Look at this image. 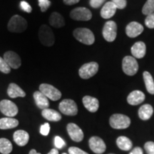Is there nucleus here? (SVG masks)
Returning <instances> with one entry per match:
<instances>
[{"label": "nucleus", "mask_w": 154, "mask_h": 154, "mask_svg": "<svg viewBox=\"0 0 154 154\" xmlns=\"http://www.w3.org/2000/svg\"><path fill=\"white\" fill-rule=\"evenodd\" d=\"M38 39L45 47H51L55 42V36L53 31L47 25L43 24L38 29Z\"/></svg>", "instance_id": "nucleus-1"}, {"label": "nucleus", "mask_w": 154, "mask_h": 154, "mask_svg": "<svg viewBox=\"0 0 154 154\" xmlns=\"http://www.w3.org/2000/svg\"><path fill=\"white\" fill-rule=\"evenodd\" d=\"M73 35L76 40L86 45H92L95 42L94 33L87 28H77L73 32Z\"/></svg>", "instance_id": "nucleus-2"}, {"label": "nucleus", "mask_w": 154, "mask_h": 154, "mask_svg": "<svg viewBox=\"0 0 154 154\" xmlns=\"http://www.w3.org/2000/svg\"><path fill=\"white\" fill-rule=\"evenodd\" d=\"M27 21L19 15H14L9 21L7 28L11 32L21 33L27 29Z\"/></svg>", "instance_id": "nucleus-3"}, {"label": "nucleus", "mask_w": 154, "mask_h": 154, "mask_svg": "<svg viewBox=\"0 0 154 154\" xmlns=\"http://www.w3.org/2000/svg\"><path fill=\"white\" fill-rule=\"evenodd\" d=\"M109 124L115 129H125L131 124V119L126 115L116 113L110 117Z\"/></svg>", "instance_id": "nucleus-4"}, {"label": "nucleus", "mask_w": 154, "mask_h": 154, "mask_svg": "<svg viewBox=\"0 0 154 154\" xmlns=\"http://www.w3.org/2000/svg\"><path fill=\"white\" fill-rule=\"evenodd\" d=\"M99 71V64L95 61L86 63L82 65L79 70V75L83 79H88L96 74Z\"/></svg>", "instance_id": "nucleus-5"}, {"label": "nucleus", "mask_w": 154, "mask_h": 154, "mask_svg": "<svg viewBox=\"0 0 154 154\" xmlns=\"http://www.w3.org/2000/svg\"><path fill=\"white\" fill-rule=\"evenodd\" d=\"M122 69L124 72L128 76H134L138 70V64L136 59L131 56H126L123 59Z\"/></svg>", "instance_id": "nucleus-6"}, {"label": "nucleus", "mask_w": 154, "mask_h": 154, "mask_svg": "<svg viewBox=\"0 0 154 154\" xmlns=\"http://www.w3.org/2000/svg\"><path fill=\"white\" fill-rule=\"evenodd\" d=\"M103 38L106 41L112 42L116 38L117 35V25L113 21H108L105 23L102 31Z\"/></svg>", "instance_id": "nucleus-7"}, {"label": "nucleus", "mask_w": 154, "mask_h": 154, "mask_svg": "<svg viewBox=\"0 0 154 154\" xmlns=\"http://www.w3.org/2000/svg\"><path fill=\"white\" fill-rule=\"evenodd\" d=\"M39 91L51 101H58L61 97V91L51 84H42L39 86Z\"/></svg>", "instance_id": "nucleus-8"}, {"label": "nucleus", "mask_w": 154, "mask_h": 154, "mask_svg": "<svg viewBox=\"0 0 154 154\" xmlns=\"http://www.w3.org/2000/svg\"><path fill=\"white\" fill-rule=\"evenodd\" d=\"M60 111L66 116H76L78 113V107L76 102L72 99H64L59 103Z\"/></svg>", "instance_id": "nucleus-9"}, {"label": "nucleus", "mask_w": 154, "mask_h": 154, "mask_svg": "<svg viewBox=\"0 0 154 154\" xmlns=\"http://www.w3.org/2000/svg\"><path fill=\"white\" fill-rule=\"evenodd\" d=\"M0 111L4 115L12 118L18 113V108L14 102L4 99L0 102Z\"/></svg>", "instance_id": "nucleus-10"}, {"label": "nucleus", "mask_w": 154, "mask_h": 154, "mask_svg": "<svg viewBox=\"0 0 154 154\" xmlns=\"http://www.w3.org/2000/svg\"><path fill=\"white\" fill-rule=\"evenodd\" d=\"M70 17L76 21H89L92 18V14L87 8L77 7L71 11Z\"/></svg>", "instance_id": "nucleus-11"}, {"label": "nucleus", "mask_w": 154, "mask_h": 154, "mask_svg": "<svg viewBox=\"0 0 154 154\" xmlns=\"http://www.w3.org/2000/svg\"><path fill=\"white\" fill-rule=\"evenodd\" d=\"M4 59L11 69H17L22 65V60L17 53L12 51H8L4 54Z\"/></svg>", "instance_id": "nucleus-12"}, {"label": "nucleus", "mask_w": 154, "mask_h": 154, "mask_svg": "<svg viewBox=\"0 0 154 154\" xmlns=\"http://www.w3.org/2000/svg\"><path fill=\"white\" fill-rule=\"evenodd\" d=\"M88 144L91 151L96 154L103 153L106 149L104 141L98 136H93L90 138Z\"/></svg>", "instance_id": "nucleus-13"}, {"label": "nucleus", "mask_w": 154, "mask_h": 154, "mask_svg": "<svg viewBox=\"0 0 154 154\" xmlns=\"http://www.w3.org/2000/svg\"><path fill=\"white\" fill-rule=\"evenodd\" d=\"M66 129L69 136L74 141L81 142L84 139V133L76 124L70 123L67 125Z\"/></svg>", "instance_id": "nucleus-14"}, {"label": "nucleus", "mask_w": 154, "mask_h": 154, "mask_svg": "<svg viewBox=\"0 0 154 154\" xmlns=\"http://www.w3.org/2000/svg\"><path fill=\"white\" fill-rule=\"evenodd\" d=\"M143 26L140 23L132 22L126 26V33L128 37L135 38L140 35L143 32Z\"/></svg>", "instance_id": "nucleus-15"}, {"label": "nucleus", "mask_w": 154, "mask_h": 154, "mask_svg": "<svg viewBox=\"0 0 154 154\" xmlns=\"http://www.w3.org/2000/svg\"><path fill=\"white\" fill-rule=\"evenodd\" d=\"M83 104L88 111L91 113L96 112L99 109V102L96 98L90 96H85L82 99Z\"/></svg>", "instance_id": "nucleus-16"}, {"label": "nucleus", "mask_w": 154, "mask_h": 154, "mask_svg": "<svg viewBox=\"0 0 154 154\" xmlns=\"http://www.w3.org/2000/svg\"><path fill=\"white\" fill-rule=\"evenodd\" d=\"M131 52L134 58L141 59L145 57L146 53V47L143 42H136L131 49Z\"/></svg>", "instance_id": "nucleus-17"}, {"label": "nucleus", "mask_w": 154, "mask_h": 154, "mask_svg": "<svg viewBox=\"0 0 154 154\" xmlns=\"http://www.w3.org/2000/svg\"><path fill=\"white\" fill-rule=\"evenodd\" d=\"M34 99L35 101L36 105L38 109H48L49 106V102L48 98L40 91H35L34 93Z\"/></svg>", "instance_id": "nucleus-18"}, {"label": "nucleus", "mask_w": 154, "mask_h": 154, "mask_svg": "<svg viewBox=\"0 0 154 154\" xmlns=\"http://www.w3.org/2000/svg\"><path fill=\"white\" fill-rule=\"evenodd\" d=\"M14 142L19 146H24L28 143L29 140V135L24 130H18L13 135Z\"/></svg>", "instance_id": "nucleus-19"}, {"label": "nucleus", "mask_w": 154, "mask_h": 154, "mask_svg": "<svg viewBox=\"0 0 154 154\" xmlns=\"http://www.w3.org/2000/svg\"><path fill=\"white\" fill-rule=\"evenodd\" d=\"M145 99V94L143 92L136 90L129 94L127 97V101L130 105L136 106L141 103Z\"/></svg>", "instance_id": "nucleus-20"}, {"label": "nucleus", "mask_w": 154, "mask_h": 154, "mask_svg": "<svg viewBox=\"0 0 154 154\" xmlns=\"http://www.w3.org/2000/svg\"><path fill=\"white\" fill-rule=\"evenodd\" d=\"M117 7L112 2H108L102 7L101 10V17L103 19H110L115 14Z\"/></svg>", "instance_id": "nucleus-21"}, {"label": "nucleus", "mask_w": 154, "mask_h": 154, "mask_svg": "<svg viewBox=\"0 0 154 154\" xmlns=\"http://www.w3.org/2000/svg\"><path fill=\"white\" fill-rule=\"evenodd\" d=\"M7 94L10 98L14 99L17 97H25L26 93L23 91L17 84L14 83H11L7 88Z\"/></svg>", "instance_id": "nucleus-22"}, {"label": "nucleus", "mask_w": 154, "mask_h": 154, "mask_svg": "<svg viewBox=\"0 0 154 154\" xmlns=\"http://www.w3.org/2000/svg\"><path fill=\"white\" fill-rule=\"evenodd\" d=\"M49 22L51 26L55 28L63 27L65 25V21L62 15L58 12H53L50 15Z\"/></svg>", "instance_id": "nucleus-23"}, {"label": "nucleus", "mask_w": 154, "mask_h": 154, "mask_svg": "<svg viewBox=\"0 0 154 154\" xmlns=\"http://www.w3.org/2000/svg\"><path fill=\"white\" fill-rule=\"evenodd\" d=\"M19 121L17 119L11 117L2 118L0 119V129L7 130L16 128L18 126Z\"/></svg>", "instance_id": "nucleus-24"}, {"label": "nucleus", "mask_w": 154, "mask_h": 154, "mask_svg": "<svg viewBox=\"0 0 154 154\" xmlns=\"http://www.w3.org/2000/svg\"><path fill=\"white\" fill-rule=\"evenodd\" d=\"M42 116L50 121H59L61 119V115L57 111L51 109H46L42 110Z\"/></svg>", "instance_id": "nucleus-25"}, {"label": "nucleus", "mask_w": 154, "mask_h": 154, "mask_svg": "<svg viewBox=\"0 0 154 154\" xmlns=\"http://www.w3.org/2000/svg\"><path fill=\"white\" fill-rule=\"evenodd\" d=\"M153 113V109L150 104H144L138 110V116L143 121L149 120Z\"/></svg>", "instance_id": "nucleus-26"}, {"label": "nucleus", "mask_w": 154, "mask_h": 154, "mask_svg": "<svg viewBox=\"0 0 154 154\" xmlns=\"http://www.w3.org/2000/svg\"><path fill=\"white\" fill-rule=\"evenodd\" d=\"M116 144L119 149L123 151H129L133 146L131 140L126 136H119L116 140Z\"/></svg>", "instance_id": "nucleus-27"}, {"label": "nucleus", "mask_w": 154, "mask_h": 154, "mask_svg": "<svg viewBox=\"0 0 154 154\" xmlns=\"http://www.w3.org/2000/svg\"><path fill=\"white\" fill-rule=\"evenodd\" d=\"M144 83L147 91L151 94H154V81L151 74L148 72H144L143 74Z\"/></svg>", "instance_id": "nucleus-28"}, {"label": "nucleus", "mask_w": 154, "mask_h": 154, "mask_svg": "<svg viewBox=\"0 0 154 154\" xmlns=\"http://www.w3.org/2000/svg\"><path fill=\"white\" fill-rule=\"evenodd\" d=\"M12 144L10 140L7 138H0V153L2 154H9L12 151Z\"/></svg>", "instance_id": "nucleus-29"}, {"label": "nucleus", "mask_w": 154, "mask_h": 154, "mask_svg": "<svg viewBox=\"0 0 154 154\" xmlns=\"http://www.w3.org/2000/svg\"><path fill=\"white\" fill-rule=\"evenodd\" d=\"M154 12V0H147L142 9V13L145 15H149Z\"/></svg>", "instance_id": "nucleus-30"}, {"label": "nucleus", "mask_w": 154, "mask_h": 154, "mask_svg": "<svg viewBox=\"0 0 154 154\" xmlns=\"http://www.w3.org/2000/svg\"><path fill=\"white\" fill-rule=\"evenodd\" d=\"M0 72L4 74H9L11 72V68L7 64L5 59L1 57H0Z\"/></svg>", "instance_id": "nucleus-31"}, {"label": "nucleus", "mask_w": 154, "mask_h": 154, "mask_svg": "<svg viewBox=\"0 0 154 154\" xmlns=\"http://www.w3.org/2000/svg\"><path fill=\"white\" fill-rule=\"evenodd\" d=\"M38 6L41 8V11L42 12H45L47 11V9L49 8L51 6V2L49 0H38Z\"/></svg>", "instance_id": "nucleus-32"}, {"label": "nucleus", "mask_w": 154, "mask_h": 154, "mask_svg": "<svg viewBox=\"0 0 154 154\" xmlns=\"http://www.w3.org/2000/svg\"><path fill=\"white\" fill-rule=\"evenodd\" d=\"M145 24L148 28L154 29V12L146 17Z\"/></svg>", "instance_id": "nucleus-33"}, {"label": "nucleus", "mask_w": 154, "mask_h": 154, "mask_svg": "<svg viewBox=\"0 0 154 154\" xmlns=\"http://www.w3.org/2000/svg\"><path fill=\"white\" fill-rule=\"evenodd\" d=\"M54 145L57 149H62L63 147H64L66 143H65L64 140H63L61 137H59V136H56L54 138Z\"/></svg>", "instance_id": "nucleus-34"}, {"label": "nucleus", "mask_w": 154, "mask_h": 154, "mask_svg": "<svg viewBox=\"0 0 154 154\" xmlns=\"http://www.w3.org/2000/svg\"><path fill=\"white\" fill-rule=\"evenodd\" d=\"M144 149L148 154H154V143L152 141L146 142L144 145Z\"/></svg>", "instance_id": "nucleus-35"}, {"label": "nucleus", "mask_w": 154, "mask_h": 154, "mask_svg": "<svg viewBox=\"0 0 154 154\" xmlns=\"http://www.w3.org/2000/svg\"><path fill=\"white\" fill-rule=\"evenodd\" d=\"M112 2L116 5L117 9H123L126 7V0H112Z\"/></svg>", "instance_id": "nucleus-36"}, {"label": "nucleus", "mask_w": 154, "mask_h": 154, "mask_svg": "<svg viewBox=\"0 0 154 154\" xmlns=\"http://www.w3.org/2000/svg\"><path fill=\"white\" fill-rule=\"evenodd\" d=\"M49 131H50V126H49V124H48V123H45V124L42 125L41 128H40V133H41V134L43 135V136H47V135L49 134Z\"/></svg>", "instance_id": "nucleus-37"}, {"label": "nucleus", "mask_w": 154, "mask_h": 154, "mask_svg": "<svg viewBox=\"0 0 154 154\" xmlns=\"http://www.w3.org/2000/svg\"><path fill=\"white\" fill-rule=\"evenodd\" d=\"M106 0H90V6L92 8L97 9L104 3Z\"/></svg>", "instance_id": "nucleus-38"}, {"label": "nucleus", "mask_w": 154, "mask_h": 154, "mask_svg": "<svg viewBox=\"0 0 154 154\" xmlns=\"http://www.w3.org/2000/svg\"><path fill=\"white\" fill-rule=\"evenodd\" d=\"M69 154H88L86 152L84 151L83 150L80 149L79 148H77V147H70L69 149Z\"/></svg>", "instance_id": "nucleus-39"}, {"label": "nucleus", "mask_w": 154, "mask_h": 154, "mask_svg": "<svg viewBox=\"0 0 154 154\" xmlns=\"http://www.w3.org/2000/svg\"><path fill=\"white\" fill-rule=\"evenodd\" d=\"M20 6H21V8H22L24 11H26V12H27V13L32 12V7H31V6L29 5V4L26 2H25V1L21 2Z\"/></svg>", "instance_id": "nucleus-40"}, {"label": "nucleus", "mask_w": 154, "mask_h": 154, "mask_svg": "<svg viewBox=\"0 0 154 154\" xmlns=\"http://www.w3.org/2000/svg\"><path fill=\"white\" fill-rule=\"evenodd\" d=\"M129 154H143V150L140 147H136L132 150Z\"/></svg>", "instance_id": "nucleus-41"}, {"label": "nucleus", "mask_w": 154, "mask_h": 154, "mask_svg": "<svg viewBox=\"0 0 154 154\" xmlns=\"http://www.w3.org/2000/svg\"><path fill=\"white\" fill-rule=\"evenodd\" d=\"M80 0H63V3L66 5H73L79 2Z\"/></svg>", "instance_id": "nucleus-42"}, {"label": "nucleus", "mask_w": 154, "mask_h": 154, "mask_svg": "<svg viewBox=\"0 0 154 154\" xmlns=\"http://www.w3.org/2000/svg\"><path fill=\"white\" fill-rule=\"evenodd\" d=\"M48 154H59V151L57 149H53L51 150V151L49 152Z\"/></svg>", "instance_id": "nucleus-43"}, {"label": "nucleus", "mask_w": 154, "mask_h": 154, "mask_svg": "<svg viewBox=\"0 0 154 154\" xmlns=\"http://www.w3.org/2000/svg\"><path fill=\"white\" fill-rule=\"evenodd\" d=\"M29 154H41L40 153H37V152L36 151L35 149H32L31 151H29Z\"/></svg>", "instance_id": "nucleus-44"}, {"label": "nucleus", "mask_w": 154, "mask_h": 154, "mask_svg": "<svg viewBox=\"0 0 154 154\" xmlns=\"http://www.w3.org/2000/svg\"><path fill=\"white\" fill-rule=\"evenodd\" d=\"M62 154H67V153H62Z\"/></svg>", "instance_id": "nucleus-45"}]
</instances>
